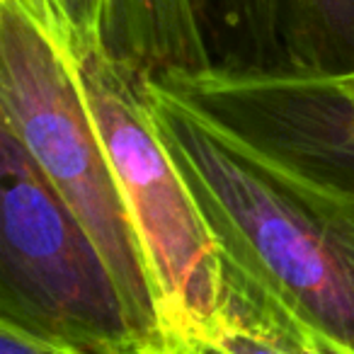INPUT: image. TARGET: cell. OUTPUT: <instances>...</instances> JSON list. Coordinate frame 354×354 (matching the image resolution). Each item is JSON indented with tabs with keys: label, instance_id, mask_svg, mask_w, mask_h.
<instances>
[{
	"label": "cell",
	"instance_id": "cell-1",
	"mask_svg": "<svg viewBox=\"0 0 354 354\" xmlns=\"http://www.w3.org/2000/svg\"><path fill=\"white\" fill-rule=\"evenodd\" d=\"M141 95L216 241L223 315L308 354H354V183L255 141L165 78H141Z\"/></svg>",
	"mask_w": 354,
	"mask_h": 354
},
{
	"label": "cell",
	"instance_id": "cell-2",
	"mask_svg": "<svg viewBox=\"0 0 354 354\" xmlns=\"http://www.w3.org/2000/svg\"><path fill=\"white\" fill-rule=\"evenodd\" d=\"M71 41L17 0H0V124L102 252L143 354H172L112 162L71 64Z\"/></svg>",
	"mask_w": 354,
	"mask_h": 354
},
{
	"label": "cell",
	"instance_id": "cell-3",
	"mask_svg": "<svg viewBox=\"0 0 354 354\" xmlns=\"http://www.w3.org/2000/svg\"><path fill=\"white\" fill-rule=\"evenodd\" d=\"M68 54L112 162L172 354L212 344L226 308L223 265L185 177L153 127L141 78L109 54L102 37H75Z\"/></svg>",
	"mask_w": 354,
	"mask_h": 354
},
{
	"label": "cell",
	"instance_id": "cell-4",
	"mask_svg": "<svg viewBox=\"0 0 354 354\" xmlns=\"http://www.w3.org/2000/svg\"><path fill=\"white\" fill-rule=\"evenodd\" d=\"M0 325L73 354H143L102 252L6 124Z\"/></svg>",
	"mask_w": 354,
	"mask_h": 354
},
{
	"label": "cell",
	"instance_id": "cell-5",
	"mask_svg": "<svg viewBox=\"0 0 354 354\" xmlns=\"http://www.w3.org/2000/svg\"><path fill=\"white\" fill-rule=\"evenodd\" d=\"M277 153L354 183V73L228 71L156 75Z\"/></svg>",
	"mask_w": 354,
	"mask_h": 354
},
{
	"label": "cell",
	"instance_id": "cell-6",
	"mask_svg": "<svg viewBox=\"0 0 354 354\" xmlns=\"http://www.w3.org/2000/svg\"><path fill=\"white\" fill-rule=\"evenodd\" d=\"M104 46L136 68H170L204 54L192 0H102Z\"/></svg>",
	"mask_w": 354,
	"mask_h": 354
},
{
	"label": "cell",
	"instance_id": "cell-7",
	"mask_svg": "<svg viewBox=\"0 0 354 354\" xmlns=\"http://www.w3.org/2000/svg\"><path fill=\"white\" fill-rule=\"evenodd\" d=\"M277 15L286 68L354 73V0H277Z\"/></svg>",
	"mask_w": 354,
	"mask_h": 354
},
{
	"label": "cell",
	"instance_id": "cell-8",
	"mask_svg": "<svg viewBox=\"0 0 354 354\" xmlns=\"http://www.w3.org/2000/svg\"><path fill=\"white\" fill-rule=\"evenodd\" d=\"M223 354H308L294 344L279 342V339L262 335L238 320L223 315L214 342Z\"/></svg>",
	"mask_w": 354,
	"mask_h": 354
},
{
	"label": "cell",
	"instance_id": "cell-9",
	"mask_svg": "<svg viewBox=\"0 0 354 354\" xmlns=\"http://www.w3.org/2000/svg\"><path fill=\"white\" fill-rule=\"evenodd\" d=\"M80 39L102 37V0H61Z\"/></svg>",
	"mask_w": 354,
	"mask_h": 354
},
{
	"label": "cell",
	"instance_id": "cell-10",
	"mask_svg": "<svg viewBox=\"0 0 354 354\" xmlns=\"http://www.w3.org/2000/svg\"><path fill=\"white\" fill-rule=\"evenodd\" d=\"M0 354H73L22 335L10 325H0Z\"/></svg>",
	"mask_w": 354,
	"mask_h": 354
},
{
	"label": "cell",
	"instance_id": "cell-11",
	"mask_svg": "<svg viewBox=\"0 0 354 354\" xmlns=\"http://www.w3.org/2000/svg\"><path fill=\"white\" fill-rule=\"evenodd\" d=\"M175 354H223V352L216 344H197V347L183 349V352H175Z\"/></svg>",
	"mask_w": 354,
	"mask_h": 354
}]
</instances>
